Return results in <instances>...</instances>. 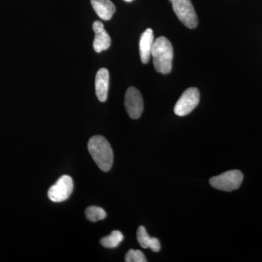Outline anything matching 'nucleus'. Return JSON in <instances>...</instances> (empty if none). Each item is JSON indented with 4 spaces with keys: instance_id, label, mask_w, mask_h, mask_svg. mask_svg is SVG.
I'll return each instance as SVG.
<instances>
[{
    "instance_id": "4468645a",
    "label": "nucleus",
    "mask_w": 262,
    "mask_h": 262,
    "mask_svg": "<svg viewBox=\"0 0 262 262\" xmlns=\"http://www.w3.org/2000/svg\"><path fill=\"white\" fill-rule=\"evenodd\" d=\"M85 216L90 222H96L104 220L106 216V213L100 207L91 206L85 210Z\"/></svg>"
},
{
    "instance_id": "423d86ee",
    "label": "nucleus",
    "mask_w": 262,
    "mask_h": 262,
    "mask_svg": "<svg viewBox=\"0 0 262 262\" xmlns=\"http://www.w3.org/2000/svg\"><path fill=\"white\" fill-rule=\"evenodd\" d=\"M74 189V183L70 176H62L48 190L49 199L54 203H61L70 198Z\"/></svg>"
},
{
    "instance_id": "39448f33",
    "label": "nucleus",
    "mask_w": 262,
    "mask_h": 262,
    "mask_svg": "<svg viewBox=\"0 0 262 262\" xmlns=\"http://www.w3.org/2000/svg\"><path fill=\"white\" fill-rule=\"evenodd\" d=\"M200 102V92L196 88L186 90L174 106L177 116L184 117L192 113Z\"/></svg>"
},
{
    "instance_id": "9b49d317",
    "label": "nucleus",
    "mask_w": 262,
    "mask_h": 262,
    "mask_svg": "<svg viewBox=\"0 0 262 262\" xmlns=\"http://www.w3.org/2000/svg\"><path fill=\"white\" fill-rule=\"evenodd\" d=\"M91 5L100 18L110 20L116 11V7L111 0H91Z\"/></svg>"
},
{
    "instance_id": "dca6fc26",
    "label": "nucleus",
    "mask_w": 262,
    "mask_h": 262,
    "mask_svg": "<svg viewBox=\"0 0 262 262\" xmlns=\"http://www.w3.org/2000/svg\"><path fill=\"white\" fill-rule=\"evenodd\" d=\"M125 2H127V3H130V2L134 1V0H124Z\"/></svg>"
},
{
    "instance_id": "f8f14e48",
    "label": "nucleus",
    "mask_w": 262,
    "mask_h": 262,
    "mask_svg": "<svg viewBox=\"0 0 262 262\" xmlns=\"http://www.w3.org/2000/svg\"><path fill=\"white\" fill-rule=\"evenodd\" d=\"M137 239L143 248H150L154 252H159L161 245L159 239L156 237H151L146 232V228L140 226L137 231Z\"/></svg>"
},
{
    "instance_id": "f257e3e1",
    "label": "nucleus",
    "mask_w": 262,
    "mask_h": 262,
    "mask_svg": "<svg viewBox=\"0 0 262 262\" xmlns=\"http://www.w3.org/2000/svg\"><path fill=\"white\" fill-rule=\"evenodd\" d=\"M88 148L98 168L102 171H108L113 166L114 155L108 141L103 136H93L89 141Z\"/></svg>"
},
{
    "instance_id": "ddd939ff",
    "label": "nucleus",
    "mask_w": 262,
    "mask_h": 262,
    "mask_svg": "<svg viewBox=\"0 0 262 262\" xmlns=\"http://www.w3.org/2000/svg\"><path fill=\"white\" fill-rule=\"evenodd\" d=\"M123 234L118 230H115L110 235L103 237L101 239V244L103 247L108 248H115L119 246L123 241Z\"/></svg>"
},
{
    "instance_id": "1a4fd4ad",
    "label": "nucleus",
    "mask_w": 262,
    "mask_h": 262,
    "mask_svg": "<svg viewBox=\"0 0 262 262\" xmlns=\"http://www.w3.org/2000/svg\"><path fill=\"white\" fill-rule=\"evenodd\" d=\"M95 88L98 99L101 102H105L107 100L108 88H110V73L105 68L98 71L95 80Z\"/></svg>"
},
{
    "instance_id": "0eeeda50",
    "label": "nucleus",
    "mask_w": 262,
    "mask_h": 262,
    "mask_svg": "<svg viewBox=\"0 0 262 262\" xmlns=\"http://www.w3.org/2000/svg\"><path fill=\"white\" fill-rule=\"evenodd\" d=\"M125 106L131 119H139L144 110V101L140 91L135 87L127 90L125 96Z\"/></svg>"
},
{
    "instance_id": "f03ea898",
    "label": "nucleus",
    "mask_w": 262,
    "mask_h": 262,
    "mask_svg": "<svg viewBox=\"0 0 262 262\" xmlns=\"http://www.w3.org/2000/svg\"><path fill=\"white\" fill-rule=\"evenodd\" d=\"M153 63L157 72L163 75L170 73L172 70L173 48L170 41L165 37L155 39L151 49Z\"/></svg>"
},
{
    "instance_id": "20e7f679",
    "label": "nucleus",
    "mask_w": 262,
    "mask_h": 262,
    "mask_svg": "<svg viewBox=\"0 0 262 262\" xmlns=\"http://www.w3.org/2000/svg\"><path fill=\"white\" fill-rule=\"evenodd\" d=\"M174 13L189 29L198 27V18L191 0H170Z\"/></svg>"
},
{
    "instance_id": "2eb2a0df",
    "label": "nucleus",
    "mask_w": 262,
    "mask_h": 262,
    "mask_svg": "<svg viewBox=\"0 0 262 262\" xmlns=\"http://www.w3.org/2000/svg\"><path fill=\"white\" fill-rule=\"evenodd\" d=\"M125 261L126 262H146L145 256L142 251L139 250L130 249L125 255Z\"/></svg>"
},
{
    "instance_id": "7ed1b4c3",
    "label": "nucleus",
    "mask_w": 262,
    "mask_h": 262,
    "mask_svg": "<svg viewBox=\"0 0 262 262\" xmlns=\"http://www.w3.org/2000/svg\"><path fill=\"white\" fill-rule=\"evenodd\" d=\"M244 180V174L237 170H229L221 175L212 177L210 184L215 189L225 192H232L241 187Z\"/></svg>"
},
{
    "instance_id": "6e6552de",
    "label": "nucleus",
    "mask_w": 262,
    "mask_h": 262,
    "mask_svg": "<svg viewBox=\"0 0 262 262\" xmlns=\"http://www.w3.org/2000/svg\"><path fill=\"white\" fill-rule=\"evenodd\" d=\"M93 29L95 32L94 51L98 53L106 51L111 46L112 40L110 34L105 30L102 22L96 20L93 24Z\"/></svg>"
},
{
    "instance_id": "9d476101",
    "label": "nucleus",
    "mask_w": 262,
    "mask_h": 262,
    "mask_svg": "<svg viewBox=\"0 0 262 262\" xmlns=\"http://www.w3.org/2000/svg\"><path fill=\"white\" fill-rule=\"evenodd\" d=\"M154 42V34H153L152 29H146L141 34L140 41H139L141 60L144 64L147 63L149 61Z\"/></svg>"
}]
</instances>
